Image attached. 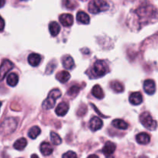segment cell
I'll return each mask as SVG.
<instances>
[{
  "label": "cell",
  "mask_w": 158,
  "mask_h": 158,
  "mask_svg": "<svg viewBox=\"0 0 158 158\" xmlns=\"http://www.w3.org/2000/svg\"><path fill=\"white\" fill-rule=\"evenodd\" d=\"M158 20V10L149 2H144L134 12V16L129 20V27L132 30H140L143 26L153 23Z\"/></svg>",
  "instance_id": "6da1fadb"
},
{
  "label": "cell",
  "mask_w": 158,
  "mask_h": 158,
  "mask_svg": "<svg viewBox=\"0 0 158 158\" xmlns=\"http://www.w3.org/2000/svg\"><path fill=\"white\" fill-rule=\"evenodd\" d=\"M109 9V5L105 0H92L89 2V11L92 14L105 12Z\"/></svg>",
  "instance_id": "7a4b0ae2"
},
{
  "label": "cell",
  "mask_w": 158,
  "mask_h": 158,
  "mask_svg": "<svg viewBox=\"0 0 158 158\" xmlns=\"http://www.w3.org/2000/svg\"><path fill=\"white\" fill-rule=\"evenodd\" d=\"M61 96V92L59 89H53L48 94V97L47 99L44 101L42 104V108L44 109H51L54 107L56 100Z\"/></svg>",
  "instance_id": "3957f363"
},
{
  "label": "cell",
  "mask_w": 158,
  "mask_h": 158,
  "mask_svg": "<svg viewBox=\"0 0 158 158\" xmlns=\"http://www.w3.org/2000/svg\"><path fill=\"white\" fill-rule=\"evenodd\" d=\"M18 125V120L16 118H6L5 121L2 123L1 127H0V132L5 135L13 133L16 130V127Z\"/></svg>",
  "instance_id": "277c9868"
},
{
  "label": "cell",
  "mask_w": 158,
  "mask_h": 158,
  "mask_svg": "<svg viewBox=\"0 0 158 158\" xmlns=\"http://www.w3.org/2000/svg\"><path fill=\"white\" fill-rule=\"evenodd\" d=\"M139 121L145 128L150 130H155L157 127V123L152 118L148 112H144L139 116Z\"/></svg>",
  "instance_id": "5b68a950"
},
{
  "label": "cell",
  "mask_w": 158,
  "mask_h": 158,
  "mask_svg": "<svg viewBox=\"0 0 158 158\" xmlns=\"http://www.w3.org/2000/svg\"><path fill=\"white\" fill-rule=\"evenodd\" d=\"M108 71V66L104 60H96L92 69V74L94 77H101Z\"/></svg>",
  "instance_id": "8992f818"
},
{
  "label": "cell",
  "mask_w": 158,
  "mask_h": 158,
  "mask_svg": "<svg viewBox=\"0 0 158 158\" xmlns=\"http://www.w3.org/2000/svg\"><path fill=\"white\" fill-rule=\"evenodd\" d=\"M14 67V64L9 60H4L2 64L0 65V81H2L7 73L11 71Z\"/></svg>",
  "instance_id": "52a82bcc"
},
{
  "label": "cell",
  "mask_w": 158,
  "mask_h": 158,
  "mask_svg": "<svg viewBox=\"0 0 158 158\" xmlns=\"http://www.w3.org/2000/svg\"><path fill=\"white\" fill-rule=\"evenodd\" d=\"M143 89L148 95H153L156 91V85L151 79H147L143 83Z\"/></svg>",
  "instance_id": "ba28073f"
},
{
  "label": "cell",
  "mask_w": 158,
  "mask_h": 158,
  "mask_svg": "<svg viewBox=\"0 0 158 158\" xmlns=\"http://www.w3.org/2000/svg\"><path fill=\"white\" fill-rule=\"evenodd\" d=\"M59 20L64 27H71L74 23V18H73L72 15L68 14V13H64L60 16Z\"/></svg>",
  "instance_id": "9c48e42d"
},
{
  "label": "cell",
  "mask_w": 158,
  "mask_h": 158,
  "mask_svg": "<svg viewBox=\"0 0 158 158\" xmlns=\"http://www.w3.org/2000/svg\"><path fill=\"white\" fill-rule=\"evenodd\" d=\"M103 127L102 121L98 117H93L90 120V123H89V127H90L92 131H97V130H100L102 127Z\"/></svg>",
  "instance_id": "30bf717a"
},
{
  "label": "cell",
  "mask_w": 158,
  "mask_h": 158,
  "mask_svg": "<svg viewBox=\"0 0 158 158\" xmlns=\"http://www.w3.org/2000/svg\"><path fill=\"white\" fill-rule=\"evenodd\" d=\"M68 109H69V105L65 102H62L57 106L55 112L59 116H64L68 112Z\"/></svg>",
  "instance_id": "8fae6325"
},
{
  "label": "cell",
  "mask_w": 158,
  "mask_h": 158,
  "mask_svg": "<svg viewBox=\"0 0 158 158\" xmlns=\"http://www.w3.org/2000/svg\"><path fill=\"white\" fill-rule=\"evenodd\" d=\"M115 149H116L115 144L113 143L112 142H110V141H108L104 145V147L102 149V152L106 156H109L115 152Z\"/></svg>",
  "instance_id": "7c38bea8"
},
{
  "label": "cell",
  "mask_w": 158,
  "mask_h": 158,
  "mask_svg": "<svg viewBox=\"0 0 158 158\" xmlns=\"http://www.w3.org/2000/svg\"><path fill=\"white\" fill-rule=\"evenodd\" d=\"M130 102L133 106H138L143 102V96L140 92H133L130 95Z\"/></svg>",
  "instance_id": "4fadbf2b"
},
{
  "label": "cell",
  "mask_w": 158,
  "mask_h": 158,
  "mask_svg": "<svg viewBox=\"0 0 158 158\" xmlns=\"http://www.w3.org/2000/svg\"><path fill=\"white\" fill-rule=\"evenodd\" d=\"M41 61V57L40 55L38 54H30L28 57V62L31 66L33 67H36L40 64Z\"/></svg>",
  "instance_id": "5bb4252c"
},
{
  "label": "cell",
  "mask_w": 158,
  "mask_h": 158,
  "mask_svg": "<svg viewBox=\"0 0 158 158\" xmlns=\"http://www.w3.org/2000/svg\"><path fill=\"white\" fill-rule=\"evenodd\" d=\"M136 141L138 143L143 144V145H146V144L149 143L150 141V136L148 133H140L136 136Z\"/></svg>",
  "instance_id": "9a60e30c"
},
{
  "label": "cell",
  "mask_w": 158,
  "mask_h": 158,
  "mask_svg": "<svg viewBox=\"0 0 158 158\" xmlns=\"http://www.w3.org/2000/svg\"><path fill=\"white\" fill-rule=\"evenodd\" d=\"M40 152H41L44 156H49L53 153L52 147L48 142L42 143L40 147Z\"/></svg>",
  "instance_id": "2e32d148"
},
{
  "label": "cell",
  "mask_w": 158,
  "mask_h": 158,
  "mask_svg": "<svg viewBox=\"0 0 158 158\" xmlns=\"http://www.w3.org/2000/svg\"><path fill=\"white\" fill-rule=\"evenodd\" d=\"M71 77V74L68 72L67 71H61L58 72L56 75V78L57 79V81H59L61 83H65L68 81Z\"/></svg>",
  "instance_id": "e0dca14e"
},
{
  "label": "cell",
  "mask_w": 158,
  "mask_h": 158,
  "mask_svg": "<svg viewBox=\"0 0 158 158\" xmlns=\"http://www.w3.org/2000/svg\"><path fill=\"white\" fill-rule=\"evenodd\" d=\"M77 20L82 24H89L90 22V18L87 13L80 11L77 13Z\"/></svg>",
  "instance_id": "ac0fdd59"
},
{
  "label": "cell",
  "mask_w": 158,
  "mask_h": 158,
  "mask_svg": "<svg viewBox=\"0 0 158 158\" xmlns=\"http://www.w3.org/2000/svg\"><path fill=\"white\" fill-rule=\"evenodd\" d=\"M92 94L95 97V98H98V99H102L104 98V92H103L102 89L99 85H95L92 90Z\"/></svg>",
  "instance_id": "d6986e66"
},
{
  "label": "cell",
  "mask_w": 158,
  "mask_h": 158,
  "mask_svg": "<svg viewBox=\"0 0 158 158\" xmlns=\"http://www.w3.org/2000/svg\"><path fill=\"white\" fill-rule=\"evenodd\" d=\"M62 64L67 69H72L74 66V61L71 56H65L62 59Z\"/></svg>",
  "instance_id": "ffe728a7"
},
{
  "label": "cell",
  "mask_w": 158,
  "mask_h": 158,
  "mask_svg": "<svg viewBox=\"0 0 158 158\" xmlns=\"http://www.w3.org/2000/svg\"><path fill=\"white\" fill-rule=\"evenodd\" d=\"M19 81V77L16 73H10L7 77V84L10 86L14 87Z\"/></svg>",
  "instance_id": "44dd1931"
},
{
  "label": "cell",
  "mask_w": 158,
  "mask_h": 158,
  "mask_svg": "<svg viewBox=\"0 0 158 158\" xmlns=\"http://www.w3.org/2000/svg\"><path fill=\"white\" fill-rule=\"evenodd\" d=\"M112 124L114 127L118 129V130H127L129 127V125L123 119H119V118H117V119L112 121Z\"/></svg>",
  "instance_id": "7402d4cb"
},
{
  "label": "cell",
  "mask_w": 158,
  "mask_h": 158,
  "mask_svg": "<svg viewBox=\"0 0 158 158\" xmlns=\"http://www.w3.org/2000/svg\"><path fill=\"white\" fill-rule=\"evenodd\" d=\"M50 33L53 36H57L60 31V27L57 22H51L49 25Z\"/></svg>",
  "instance_id": "603a6c76"
},
{
  "label": "cell",
  "mask_w": 158,
  "mask_h": 158,
  "mask_svg": "<svg viewBox=\"0 0 158 158\" xmlns=\"http://www.w3.org/2000/svg\"><path fill=\"white\" fill-rule=\"evenodd\" d=\"M27 145V141L25 138H20L14 143V148L17 150H23Z\"/></svg>",
  "instance_id": "cb8c5ba5"
},
{
  "label": "cell",
  "mask_w": 158,
  "mask_h": 158,
  "mask_svg": "<svg viewBox=\"0 0 158 158\" xmlns=\"http://www.w3.org/2000/svg\"><path fill=\"white\" fill-rule=\"evenodd\" d=\"M110 87L114 92H118V93H120V92H123L124 91V86L123 85L122 83L118 81H112L110 84Z\"/></svg>",
  "instance_id": "d4e9b609"
},
{
  "label": "cell",
  "mask_w": 158,
  "mask_h": 158,
  "mask_svg": "<svg viewBox=\"0 0 158 158\" xmlns=\"http://www.w3.org/2000/svg\"><path fill=\"white\" fill-rule=\"evenodd\" d=\"M41 130L38 127H33L31 129H30L28 132V136H30L31 139H36L38 136L40 135Z\"/></svg>",
  "instance_id": "484cf974"
},
{
  "label": "cell",
  "mask_w": 158,
  "mask_h": 158,
  "mask_svg": "<svg viewBox=\"0 0 158 158\" xmlns=\"http://www.w3.org/2000/svg\"><path fill=\"white\" fill-rule=\"evenodd\" d=\"M51 142L54 144V145H60L62 142L61 138L60 137L57 133H54V132H51Z\"/></svg>",
  "instance_id": "4316f807"
},
{
  "label": "cell",
  "mask_w": 158,
  "mask_h": 158,
  "mask_svg": "<svg viewBox=\"0 0 158 158\" xmlns=\"http://www.w3.org/2000/svg\"><path fill=\"white\" fill-rule=\"evenodd\" d=\"M80 91V87L78 85H73L71 86L68 91V95L71 96H75Z\"/></svg>",
  "instance_id": "83f0119b"
},
{
  "label": "cell",
  "mask_w": 158,
  "mask_h": 158,
  "mask_svg": "<svg viewBox=\"0 0 158 158\" xmlns=\"http://www.w3.org/2000/svg\"><path fill=\"white\" fill-rule=\"evenodd\" d=\"M62 158H77V156L74 152L68 151L62 156Z\"/></svg>",
  "instance_id": "f1b7e54d"
},
{
  "label": "cell",
  "mask_w": 158,
  "mask_h": 158,
  "mask_svg": "<svg viewBox=\"0 0 158 158\" xmlns=\"http://www.w3.org/2000/svg\"><path fill=\"white\" fill-rule=\"evenodd\" d=\"M63 4H64V6L66 7V8L70 9V10H73V9L75 8V6H74L72 5V3L70 2L69 0H64Z\"/></svg>",
  "instance_id": "f546056e"
},
{
  "label": "cell",
  "mask_w": 158,
  "mask_h": 158,
  "mask_svg": "<svg viewBox=\"0 0 158 158\" xmlns=\"http://www.w3.org/2000/svg\"><path fill=\"white\" fill-rule=\"evenodd\" d=\"M5 27V21L2 19V16H0V32H2Z\"/></svg>",
  "instance_id": "4dcf8cb0"
},
{
  "label": "cell",
  "mask_w": 158,
  "mask_h": 158,
  "mask_svg": "<svg viewBox=\"0 0 158 158\" xmlns=\"http://www.w3.org/2000/svg\"><path fill=\"white\" fill-rule=\"evenodd\" d=\"M6 2V0H0V8H2V7L4 6Z\"/></svg>",
  "instance_id": "1f68e13d"
},
{
  "label": "cell",
  "mask_w": 158,
  "mask_h": 158,
  "mask_svg": "<svg viewBox=\"0 0 158 158\" xmlns=\"http://www.w3.org/2000/svg\"><path fill=\"white\" fill-rule=\"evenodd\" d=\"M88 158H98V156H97V155L92 154V155H90V156H88Z\"/></svg>",
  "instance_id": "d6a6232c"
},
{
  "label": "cell",
  "mask_w": 158,
  "mask_h": 158,
  "mask_svg": "<svg viewBox=\"0 0 158 158\" xmlns=\"http://www.w3.org/2000/svg\"><path fill=\"white\" fill-rule=\"evenodd\" d=\"M31 158H39V157H38L37 155L33 154V155H32V156H31Z\"/></svg>",
  "instance_id": "836d02e7"
},
{
  "label": "cell",
  "mask_w": 158,
  "mask_h": 158,
  "mask_svg": "<svg viewBox=\"0 0 158 158\" xmlns=\"http://www.w3.org/2000/svg\"><path fill=\"white\" fill-rule=\"evenodd\" d=\"M139 158H148V157H147V156H139Z\"/></svg>",
  "instance_id": "e575fe53"
},
{
  "label": "cell",
  "mask_w": 158,
  "mask_h": 158,
  "mask_svg": "<svg viewBox=\"0 0 158 158\" xmlns=\"http://www.w3.org/2000/svg\"><path fill=\"white\" fill-rule=\"evenodd\" d=\"M1 106H2V102H0V108H1Z\"/></svg>",
  "instance_id": "d590c367"
},
{
  "label": "cell",
  "mask_w": 158,
  "mask_h": 158,
  "mask_svg": "<svg viewBox=\"0 0 158 158\" xmlns=\"http://www.w3.org/2000/svg\"><path fill=\"white\" fill-rule=\"evenodd\" d=\"M23 1H27V0H23Z\"/></svg>",
  "instance_id": "8d00e7d4"
}]
</instances>
